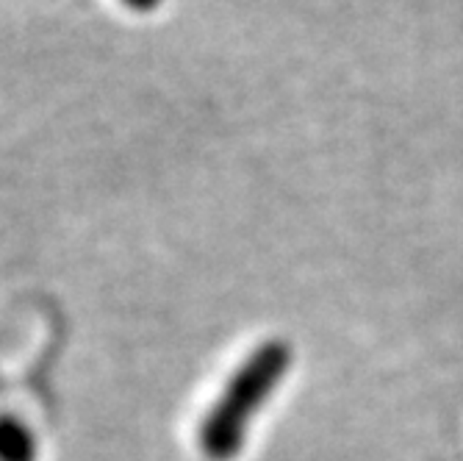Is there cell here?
<instances>
[{
    "instance_id": "6da1fadb",
    "label": "cell",
    "mask_w": 463,
    "mask_h": 461,
    "mask_svg": "<svg viewBox=\"0 0 463 461\" xmlns=\"http://www.w3.org/2000/svg\"><path fill=\"white\" fill-rule=\"evenodd\" d=\"M288 370L291 348L283 340L259 345L236 367L197 431L200 450L208 461H233L241 453L252 420L269 403Z\"/></svg>"
},
{
    "instance_id": "7a4b0ae2",
    "label": "cell",
    "mask_w": 463,
    "mask_h": 461,
    "mask_svg": "<svg viewBox=\"0 0 463 461\" xmlns=\"http://www.w3.org/2000/svg\"><path fill=\"white\" fill-rule=\"evenodd\" d=\"M0 461H36V439L14 414H0Z\"/></svg>"
},
{
    "instance_id": "3957f363",
    "label": "cell",
    "mask_w": 463,
    "mask_h": 461,
    "mask_svg": "<svg viewBox=\"0 0 463 461\" xmlns=\"http://www.w3.org/2000/svg\"><path fill=\"white\" fill-rule=\"evenodd\" d=\"M122 4L128 6L131 12H137V14H150L164 4V0H122Z\"/></svg>"
}]
</instances>
